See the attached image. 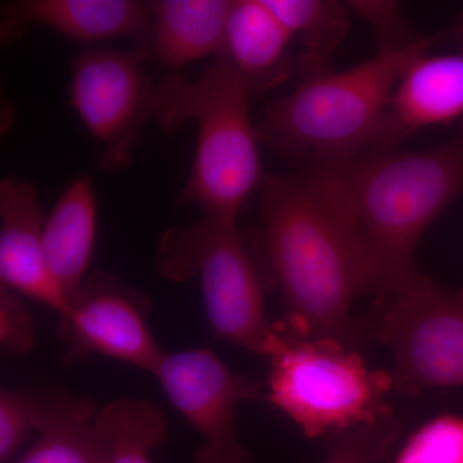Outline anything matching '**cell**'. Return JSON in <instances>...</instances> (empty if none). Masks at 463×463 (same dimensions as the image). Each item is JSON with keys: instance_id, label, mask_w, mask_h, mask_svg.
Here are the masks:
<instances>
[{"instance_id": "cell-13", "label": "cell", "mask_w": 463, "mask_h": 463, "mask_svg": "<svg viewBox=\"0 0 463 463\" xmlns=\"http://www.w3.org/2000/svg\"><path fill=\"white\" fill-rule=\"evenodd\" d=\"M463 120V48L421 54L408 66L390 99L379 146L394 149L423 128Z\"/></svg>"}, {"instance_id": "cell-21", "label": "cell", "mask_w": 463, "mask_h": 463, "mask_svg": "<svg viewBox=\"0 0 463 463\" xmlns=\"http://www.w3.org/2000/svg\"><path fill=\"white\" fill-rule=\"evenodd\" d=\"M394 463H463V417H435L411 435Z\"/></svg>"}, {"instance_id": "cell-14", "label": "cell", "mask_w": 463, "mask_h": 463, "mask_svg": "<svg viewBox=\"0 0 463 463\" xmlns=\"http://www.w3.org/2000/svg\"><path fill=\"white\" fill-rule=\"evenodd\" d=\"M97 223L96 196L87 176L67 185L44 221L45 261L70 306L85 283L96 243Z\"/></svg>"}, {"instance_id": "cell-2", "label": "cell", "mask_w": 463, "mask_h": 463, "mask_svg": "<svg viewBox=\"0 0 463 463\" xmlns=\"http://www.w3.org/2000/svg\"><path fill=\"white\" fill-rule=\"evenodd\" d=\"M307 169L349 219L373 270L376 298L385 297L419 272L420 241L463 194V120L431 147L370 152Z\"/></svg>"}, {"instance_id": "cell-17", "label": "cell", "mask_w": 463, "mask_h": 463, "mask_svg": "<svg viewBox=\"0 0 463 463\" xmlns=\"http://www.w3.org/2000/svg\"><path fill=\"white\" fill-rule=\"evenodd\" d=\"M36 399L41 438L17 463H109L93 401L56 389L36 392Z\"/></svg>"}, {"instance_id": "cell-1", "label": "cell", "mask_w": 463, "mask_h": 463, "mask_svg": "<svg viewBox=\"0 0 463 463\" xmlns=\"http://www.w3.org/2000/svg\"><path fill=\"white\" fill-rule=\"evenodd\" d=\"M263 249L286 307L285 321L309 337L353 349L370 336L353 317L376 285L358 234L312 170L269 175L261 194Z\"/></svg>"}, {"instance_id": "cell-12", "label": "cell", "mask_w": 463, "mask_h": 463, "mask_svg": "<svg viewBox=\"0 0 463 463\" xmlns=\"http://www.w3.org/2000/svg\"><path fill=\"white\" fill-rule=\"evenodd\" d=\"M43 25L79 42L130 38L151 50L147 3L133 0H23L5 7L2 39L17 42L29 25Z\"/></svg>"}, {"instance_id": "cell-3", "label": "cell", "mask_w": 463, "mask_h": 463, "mask_svg": "<svg viewBox=\"0 0 463 463\" xmlns=\"http://www.w3.org/2000/svg\"><path fill=\"white\" fill-rule=\"evenodd\" d=\"M437 39L423 36L412 47L379 52L343 71L304 75L294 90L264 109L259 141L303 167L340 165L376 151L392 91Z\"/></svg>"}, {"instance_id": "cell-15", "label": "cell", "mask_w": 463, "mask_h": 463, "mask_svg": "<svg viewBox=\"0 0 463 463\" xmlns=\"http://www.w3.org/2000/svg\"><path fill=\"white\" fill-rule=\"evenodd\" d=\"M233 0H156L147 3L152 17L151 52L170 72L207 56H223Z\"/></svg>"}, {"instance_id": "cell-19", "label": "cell", "mask_w": 463, "mask_h": 463, "mask_svg": "<svg viewBox=\"0 0 463 463\" xmlns=\"http://www.w3.org/2000/svg\"><path fill=\"white\" fill-rule=\"evenodd\" d=\"M97 429L105 439L109 463H151L167 439L165 414L145 399L121 398L100 408Z\"/></svg>"}, {"instance_id": "cell-9", "label": "cell", "mask_w": 463, "mask_h": 463, "mask_svg": "<svg viewBox=\"0 0 463 463\" xmlns=\"http://www.w3.org/2000/svg\"><path fill=\"white\" fill-rule=\"evenodd\" d=\"M152 376L201 438L194 463H252L237 438L236 411L260 397L257 381L234 373L205 347L165 353Z\"/></svg>"}, {"instance_id": "cell-22", "label": "cell", "mask_w": 463, "mask_h": 463, "mask_svg": "<svg viewBox=\"0 0 463 463\" xmlns=\"http://www.w3.org/2000/svg\"><path fill=\"white\" fill-rule=\"evenodd\" d=\"M38 425V399L29 390L0 392V463H8Z\"/></svg>"}, {"instance_id": "cell-4", "label": "cell", "mask_w": 463, "mask_h": 463, "mask_svg": "<svg viewBox=\"0 0 463 463\" xmlns=\"http://www.w3.org/2000/svg\"><path fill=\"white\" fill-rule=\"evenodd\" d=\"M251 88L225 56L215 58L196 80L176 72L155 87L152 118L167 133L197 125L190 179L179 205L194 203L203 218L236 222L261 178L257 125L250 116Z\"/></svg>"}, {"instance_id": "cell-10", "label": "cell", "mask_w": 463, "mask_h": 463, "mask_svg": "<svg viewBox=\"0 0 463 463\" xmlns=\"http://www.w3.org/2000/svg\"><path fill=\"white\" fill-rule=\"evenodd\" d=\"M142 297L109 274L94 273L62 317L76 350L154 373L165 352L146 323Z\"/></svg>"}, {"instance_id": "cell-18", "label": "cell", "mask_w": 463, "mask_h": 463, "mask_svg": "<svg viewBox=\"0 0 463 463\" xmlns=\"http://www.w3.org/2000/svg\"><path fill=\"white\" fill-rule=\"evenodd\" d=\"M292 38L300 39L303 75L326 70V62L346 38V5L335 0H264Z\"/></svg>"}, {"instance_id": "cell-8", "label": "cell", "mask_w": 463, "mask_h": 463, "mask_svg": "<svg viewBox=\"0 0 463 463\" xmlns=\"http://www.w3.org/2000/svg\"><path fill=\"white\" fill-rule=\"evenodd\" d=\"M151 50L94 48L72 62L70 100L90 136L102 145L108 172L129 166L143 127L152 118L155 87L143 70Z\"/></svg>"}, {"instance_id": "cell-7", "label": "cell", "mask_w": 463, "mask_h": 463, "mask_svg": "<svg viewBox=\"0 0 463 463\" xmlns=\"http://www.w3.org/2000/svg\"><path fill=\"white\" fill-rule=\"evenodd\" d=\"M376 301L368 330L392 352L394 388L410 397L463 388V288L417 272Z\"/></svg>"}, {"instance_id": "cell-16", "label": "cell", "mask_w": 463, "mask_h": 463, "mask_svg": "<svg viewBox=\"0 0 463 463\" xmlns=\"http://www.w3.org/2000/svg\"><path fill=\"white\" fill-rule=\"evenodd\" d=\"M292 39L264 0H233L223 56L248 80L251 90H264L289 75Z\"/></svg>"}, {"instance_id": "cell-6", "label": "cell", "mask_w": 463, "mask_h": 463, "mask_svg": "<svg viewBox=\"0 0 463 463\" xmlns=\"http://www.w3.org/2000/svg\"><path fill=\"white\" fill-rule=\"evenodd\" d=\"M156 267L174 282L199 277L213 334L263 358L273 323L260 274L236 222L203 218L172 228L158 243Z\"/></svg>"}, {"instance_id": "cell-20", "label": "cell", "mask_w": 463, "mask_h": 463, "mask_svg": "<svg viewBox=\"0 0 463 463\" xmlns=\"http://www.w3.org/2000/svg\"><path fill=\"white\" fill-rule=\"evenodd\" d=\"M401 432L394 414L326 437V456L319 463H381Z\"/></svg>"}, {"instance_id": "cell-5", "label": "cell", "mask_w": 463, "mask_h": 463, "mask_svg": "<svg viewBox=\"0 0 463 463\" xmlns=\"http://www.w3.org/2000/svg\"><path fill=\"white\" fill-rule=\"evenodd\" d=\"M263 358L269 362L268 401L306 437H327L392 414V373L373 370L339 340L309 337L283 319L273 323Z\"/></svg>"}, {"instance_id": "cell-24", "label": "cell", "mask_w": 463, "mask_h": 463, "mask_svg": "<svg viewBox=\"0 0 463 463\" xmlns=\"http://www.w3.org/2000/svg\"><path fill=\"white\" fill-rule=\"evenodd\" d=\"M0 344L14 355H27L35 345L29 310L17 292L0 286Z\"/></svg>"}, {"instance_id": "cell-23", "label": "cell", "mask_w": 463, "mask_h": 463, "mask_svg": "<svg viewBox=\"0 0 463 463\" xmlns=\"http://www.w3.org/2000/svg\"><path fill=\"white\" fill-rule=\"evenodd\" d=\"M346 7L373 25L379 41V52L405 50L423 38L414 33L398 3L358 0L346 3Z\"/></svg>"}, {"instance_id": "cell-11", "label": "cell", "mask_w": 463, "mask_h": 463, "mask_svg": "<svg viewBox=\"0 0 463 463\" xmlns=\"http://www.w3.org/2000/svg\"><path fill=\"white\" fill-rule=\"evenodd\" d=\"M38 191L32 183H0V283L65 317L70 304L48 269Z\"/></svg>"}, {"instance_id": "cell-25", "label": "cell", "mask_w": 463, "mask_h": 463, "mask_svg": "<svg viewBox=\"0 0 463 463\" xmlns=\"http://www.w3.org/2000/svg\"><path fill=\"white\" fill-rule=\"evenodd\" d=\"M448 36H449L452 41L458 43L459 47L463 48V12L453 21L452 27H450Z\"/></svg>"}]
</instances>
